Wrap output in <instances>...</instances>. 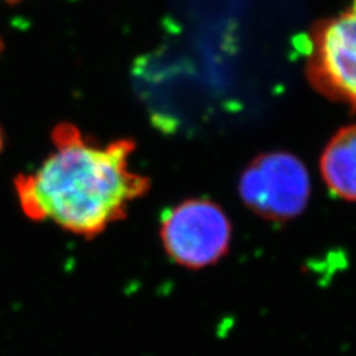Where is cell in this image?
Segmentation results:
<instances>
[{"label": "cell", "instance_id": "cell-1", "mask_svg": "<svg viewBox=\"0 0 356 356\" xmlns=\"http://www.w3.org/2000/svg\"><path fill=\"white\" fill-rule=\"evenodd\" d=\"M52 144L36 171L15 180L19 205L33 220L91 238L125 217L149 191L147 178L131 170V140L102 144L72 124H60Z\"/></svg>", "mask_w": 356, "mask_h": 356}, {"label": "cell", "instance_id": "cell-2", "mask_svg": "<svg viewBox=\"0 0 356 356\" xmlns=\"http://www.w3.org/2000/svg\"><path fill=\"white\" fill-rule=\"evenodd\" d=\"M161 239L175 263L188 269H202L225 257L232 239V225L216 202L191 199L163 214Z\"/></svg>", "mask_w": 356, "mask_h": 356}, {"label": "cell", "instance_id": "cell-3", "mask_svg": "<svg viewBox=\"0 0 356 356\" xmlns=\"http://www.w3.org/2000/svg\"><path fill=\"white\" fill-rule=\"evenodd\" d=\"M239 195L252 213L284 221L302 214L310 196L306 166L291 153L260 154L243 171Z\"/></svg>", "mask_w": 356, "mask_h": 356}, {"label": "cell", "instance_id": "cell-4", "mask_svg": "<svg viewBox=\"0 0 356 356\" xmlns=\"http://www.w3.org/2000/svg\"><path fill=\"white\" fill-rule=\"evenodd\" d=\"M307 76L322 95L356 107V0L314 31Z\"/></svg>", "mask_w": 356, "mask_h": 356}, {"label": "cell", "instance_id": "cell-5", "mask_svg": "<svg viewBox=\"0 0 356 356\" xmlns=\"http://www.w3.org/2000/svg\"><path fill=\"white\" fill-rule=\"evenodd\" d=\"M321 172L331 193L356 202V124L330 140L321 156Z\"/></svg>", "mask_w": 356, "mask_h": 356}, {"label": "cell", "instance_id": "cell-6", "mask_svg": "<svg viewBox=\"0 0 356 356\" xmlns=\"http://www.w3.org/2000/svg\"><path fill=\"white\" fill-rule=\"evenodd\" d=\"M3 146V137H2V129H0V150H2Z\"/></svg>", "mask_w": 356, "mask_h": 356}, {"label": "cell", "instance_id": "cell-7", "mask_svg": "<svg viewBox=\"0 0 356 356\" xmlns=\"http://www.w3.org/2000/svg\"><path fill=\"white\" fill-rule=\"evenodd\" d=\"M5 2H9V3H15V2H19V0H5Z\"/></svg>", "mask_w": 356, "mask_h": 356}]
</instances>
